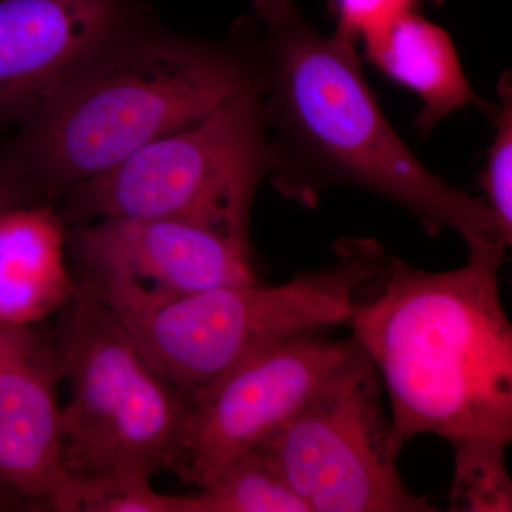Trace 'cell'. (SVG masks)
I'll list each match as a JSON object with an SVG mask.
<instances>
[{
	"mask_svg": "<svg viewBox=\"0 0 512 512\" xmlns=\"http://www.w3.org/2000/svg\"><path fill=\"white\" fill-rule=\"evenodd\" d=\"M140 19L137 0H0V128L29 120Z\"/></svg>",
	"mask_w": 512,
	"mask_h": 512,
	"instance_id": "30bf717a",
	"label": "cell"
},
{
	"mask_svg": "<svg viewBox=\"0 0 512 512\" xmlns=\"http://www.w3.org/2000/svg\"><path fill=\"white\" fill-rule=\"evenodd\" d=\"M22 180L5 165L0 167V211L20 205Z\"/></svg>",
	"mask_w": 512,
	"mask_h": 512,
	"instance_id": "d6986e66",
	"label": "cell"
},
{
	"mask_svg": "<svg viewBox=\"0 0 512 512\" xmlns=\"http://www.w3.org/2000/svg\"><path fill=\"white\" fill-rule=\"evenodd\" d=\"M53 510L67 512H192V495L161 493L146 474L67 476Z\"/></svg>",
	"mask_w": 512,
	"mask_h": 512,
	"instance_id": "9a60e30c",
	"label": "cell"
},
{
	"mask_svg": "<svg viewBox=\"0 0 512 512\" xmlns=\"http://www.w3.org/2000/svg\"><path fill=\"white\" fill-rule=\"evenodd\" d=\"M500 103L494 106V137L487 163L481 174L485 205L493 214L498 234L505 247L512 242V84L511 74L504 73L497 89Z\"/></svg>",
	"mask_w": 512,
	"mask_h": 512,
	"instance_id": "2e32d148",
	"label": "cell"
},
{
	"mask_svg": "<svg viewBox=\"0 0 512 512\" xmlns=\"http://www.w3.org/2000/svg\"><path fill=\"white\" fill-rule=\"evenodd\" d=\"M192 503V512H311L259 448L225 464Z\"/></svg>",
	"mask_w": 512,
	"mask_h": 512,
	"instance_id": "5bb4252c",
	"label": "cell"
},
{
	"mask_svg": "<svg viewBox=\"0 0 512 512\" xmlns=\"http://www.w3.org/2000/svg\"><path fill=\"white\" fill-rule=\"evenodd\" d=\"M252 9L266 174L276 190L313 207L328 188H362L412 212L431 235L453 229L467 247L503 244L485 202L431 173L390 126L355 45L322 35L293 0H252Z\"/></svg>",
	"mask_w": 512,
	"mask_h": 512,
	"instance_id": "7a4b0ae2",
	"label": "cell"
},
{
	"mask_svg": "<svg viewBox=\"0 0 512 512\" xmlns=\"http://www.w3.org/2000/svg\"><path fill=\"white\" fill-rule=\"evenodd\" d=\"M362 45L380 72L420 97L414 126L421 136L466 106L493 113V104L470 86L450 35L420 12L404 16Z\"/></svg>",
	"mask_w": 512,
	"mask_h": 512,
	"instance_id": "4fadbf2b",
	"label": "cell"
},
{
	"mask_svg": "<svg viewBox=\"0 0 512 512\" xmlns=\"http://www.w3.org/2000/svg\"><path fill=\"white\" fill-rule=\"evenodd\" d=\"M39 352L32 333L25 328L0 325V365Z\"/></svg>",
	"mask_w": 512,
	"mask_h": 512,
	"instance_id": "ac0fdd59",
	"label": "cell"
},
{
	"mask_svg": "<svg viewBox=\"0 0 512 512\" xmlns=\"http://www.w3.org/2000/svg\"><path fill=\"white\" fill-rule=\"evenodd\" d=\"M429 2L440 0H329V12L335 18V36L357 47Z\"/></svg>",
	"mask_w": 512,
	"mask_h": 512,
	"instance_id": "e0dca14e",
	"label": "cell"
},
{
	"mask_svg": "<svg viewBox=\"0 0 512 512\" xmlns=\"http://www.w3.org/2000/svg\"><path fill=\"white\" fill-rule=\"evenodd\" d=\"M5 488L0 487V505H2V493Z\"/></svg>",
	"mask_w": 512,
	"mask_h": 512,
	"instance_id": "ffe728a7",
	"label": "cell"
},
{
	"mask_svg": "<svg viewBox=\"0 0 512 512\" xmlns=\"http://www.w3.org/2000/svg\"><path fill=\"white\" fill-rule=\"evenodd\" d=\"M74 245L89 291L171 298L258 281L249 245L191 222L103 218Z\"/></svg>",
	"mask_w": 512,
	"mask_h": 512,
	"instance_id": "9c48e42d",
	"label": "cell"
},
{
	"mask_svg": "<svg viewBox=\"0 0 512 512\" xmlns=\"http://www.w3.org/2000/svg\"><path fill=\"white\" fill-rule=\"evenodd\" d=\"M382 379L352 353L258 447L311 512H436L400 477L389 444Z\"/></svg>",
	"mask_w": 512,
	"mask_h": 512,
	"instance_id": "52a82bcc",
	"label": "cell"
},
{
	"mask_svg": "<svg viewBox=\"0 0 512 512\" xmlns=\"http://www.w3.org/2000/svg\"><path fill=\"white\" fill-rule=\"evenodd\" d=\"M258 90L254 49L146 33L121 37L22 124L3 164L49 190L106 173L158 138Z\"/></svg>",
	"mask_w": 512,
	"mask_h": 512,
	"instance_id": "3957f363",
	"label": "cell"
},
{
	"mask_svg": "<svg viewBox=\"0 0 512 512\" xmlns=\"http://www.w3.org/2000/svg\"><path fill=\"white\" fill-rule=\"evenodd\" d=\"M500 242L467 264L423 271L387 256L375 298L350 318L390 400L394 456L420 434L454 448V470L503 467L512 440V325L501 301Z\"/></svg>",
	"mask_w": 512,
	"mask_h": 512,
	"instance_id": "6da1fadb",
	"label": "cell"
},
{
	"mask_svg": "<svg viewBox=\"0 0 512 512\" xmlns=\"http://www.w3.org/2000/svg\"><path fill=\"white\" fill-rule=\"evenodd\" d=\"M336 252L329 268L276 286L255 281L171 298L87 291L119 320L158 375L190 400L256 350L349 325L359 291L380 278L387 255L372 239H346Z\"/></svg>",
	"mask_w": 512,
	"mask_h": 512,
	"instance_id": "277c9868",
	"label": "cell"
},
{
	"mask_svg": "<svg viewBox=\"0 0 512 512\" xmlns=\"http://www.w3.org/2000/svg\"><path fill=\"white\" fill-rule=\"evenodd\" d=\"M353 348V338L328 340L309 332L245 357L190 397L173 470L197 488L207 483L291 419Z\"/></svg>",
	"mask_w": 512,
	"mask_h": 512,
	"instance_id": "ba28073f",
	"label": "cell"
},
{
	"mask_svg": "<svg viewBox=\"0 0 512 512\" xmlns=\"http://www.w3.org/2000/svg\"><path fill=\"white\" fill-rule=\"evenodd\" d=\"M59 370L63 458L74 477L173 468L190 400L165 382L119 320L83 286L66 306Z\"/></svg>",
	"mask_w": 512,
	"mask_h": 512,
	"instance_id": "5b68a950",
	"label": "cell"
},
{
	"mask_svg": "<svg viewBox=\"0 0 512 512\" xmlns=\"http://www.w3.org/2000/svg\"><path fill=\"white\" fill-rule=\"evenodd\" d=\"M264 174V116L258 90H249L76 185L74 200L99 220L185 221L249 245V214Z\"/></svg>",
	"mask_w": 512,
	"mask_h": 512,
	"instance_id": "8992f818",
	"label": "cell"
},
{
	"mask_svg": "<svg viewBox=\"0 0 512 512\" xmlns=\"http://www.w3.org/2000/svg\"><path fill=\"white\" fill-rule=\"evenodd\" d=\"M55 370L40 352L0 365V487L50 508L69 476Z\"/></svg>",
	"mask_w": 512,
	"mask_h": 512,
	"instance_id": "8fae6325",
	"label": "cell"
},
{
	"mask_svg": "<svg viewBox=\"0 0 512 512\" xmlns=\"http://www.w3.org/2000/svg\"><path fill=\"white\" fill-rule=\"evenodd\" d=\"M77 291L55 212L22 205L0 211V325L29 329L66 308Z\"/></svg>",
	"mask_w": 512,
	"mask_h": 512,
	"instance_id": "7c38bea8",
	"label": "cell"
}]
</instances>
